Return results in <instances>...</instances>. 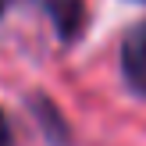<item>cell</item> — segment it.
I'll return each instance as SVG.
<instances>
[{
	"instance_id": "cell-3",
	"label": "cell",
	"mask_w": 146,
	"mask_h": 146,
	"mask_svg": "<svg viewBox=\"0 0 146 146\" xmlns=\"http://www.w3.org/2000/svg\"><path fill=\"white\" fill-rule=\"evenodd\" d=\"M29 107H32V118L39 121L50 146H71V125L46 93H29Z\"/></svg>"
},
{
	"instance_id": "cell-1",
	"label": "cell",
	"mask_w": 146,
	"mask_h": 146,
	"mask_svg": "<svg viewBox=\"0 0 146 146\" xmlns=\"http://www.w3.org/2000/svg\"><path fill=\"white\" fill-rule=\"evenodd\" d=\"M121 75L135 96H146V18L121 36Z\"/></svg>"
},
{
	"instance_id": "cell-4",
	"label": "cell",
	"mask_w": 146,
	"mask_h": 146,
	"mask_svg": "<svg viewBox=\"0 0 146 146\" xmlns=\"http://www.w3.org/2000/svg\"><path fill=\"white\" fill-rule=\"evenodd\" d=\"M0 146H14V128H11V118H7L4 107H0Z\"/></svg>"
},
{
	"instance_id": "cell-5",
	"label": "cell",
	"mask_w": 146,
	"mask_h": 146,
	"mask_svg": "<svg viewBox=\"0 0 146 146\" xmlns=\"http://www.w3.org/2000/svg\"><path fill=\"white\" fill-rule=\"evenodd\" d=\"M11 4H14V0H0V18H4V11H7Z\"/></svg>"
},
{
	"instance_id": "cell-2",
	"label": "cell",
	"mask_w": 146,
	"mask_h": 146,
	"mask_svg": "<svg viewBox=\"0 0 146 146\" xmlns=\"http://www.w3.org/2000/svg\"><path fill=\"white\" fill-rule=\"evenodd\" d=\"M46 14H50V25H54V36L64 46L75 43L86 32V25H89L86 0H46Z\"/></svg>"
}]
</instances>
